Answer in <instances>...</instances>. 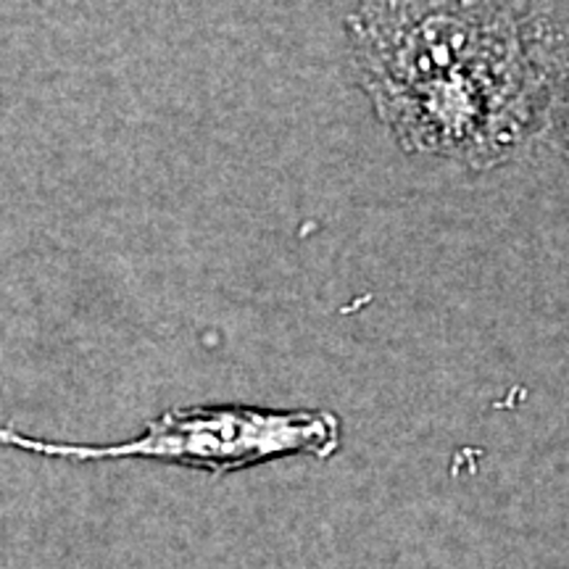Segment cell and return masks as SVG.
I'll use <instances>...</instances> for the list:
<instances>
[{
	"label": "cell",
	"instance_id": "cell-1",
	"mask_svg": "<svg viewBox=\"0 0 569 569\" xmlns=\"http://www.w3.org/2000/svg\"><path fill=\"white\" fill-rule=\"evenodd\" d=\"M530 0H356V82L407 153L486 172L540 138Z\"/></svg>",
	"mask_w": 569,
	"mask_h": 569
},
{
	"label": "cell",
	"instance_id": "cell-2",
	"mask_svg": "<svg viewBox=\"0 0 569 569\" xmlns=\"http://www.w3.org/2000/svg\"><path fill=\"white\" fill-rule=\"evenodd\" d=\"M0 446L74 465L142 459L224 478L280 459H332L343 446V419L327 409L201 403L163 411L146 425L140 436L119 443L48 440L6 425L0 427Z\"/></svg>",
	"mask_w": 569,
	"mask_h": 569
},
{
	"label": "cell",
	"instance_id": "cell-3",
	"mask_svg": "<svg viewBox=\"0 0 569 569\" xmlns=\"http://www.w3.org/2000/svg\"><path fill=\"white\" fill-rule=\"evenodd\" d=\"M525 38L540 90V138L569 159V13L530 3Z\"/></svg>",
	"mask_w": 569,
	"mask_h": 569
}]
</instances>
